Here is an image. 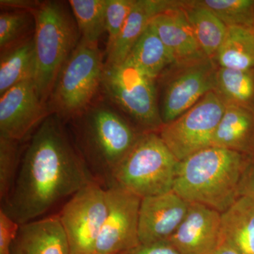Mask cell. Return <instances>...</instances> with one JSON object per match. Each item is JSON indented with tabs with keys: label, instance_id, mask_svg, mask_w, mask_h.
Returning <instances> with one entry per match:
<instances>
[{
	"label": "cell",
	"instance_id": "obj_10",
	"mask_svg": "<svg viewBox=\"0 0 254 254\" xmlns=\"http://www.w3.org/2000/svg\"><path fill=\"white\" fill-rule=\"evenodd\" d=\"M106 190L88 183L65 202L58 214L71 254H95L107 215Z\"/></svg>",
	"mask_w": 254,
	"mask_h": 254
},
{
	"label": "cell",
	"instance_id": "obj_9",
	"mask_svg": "<svg viewBox=\"0 0 254 254\" xmlns=\"http://www.w3.org/2000/svg\"><path fill=\"white\" fill-rule=\"evenodd\" d=\"M226 105L214 91L171 123L163 125L160 138L179 162L212 146Z\"/></svg>",
	"mask_w": 254,
	"mask_h": 254
},
{
	"label": "cell",
	"instance_id": "obj_30",
	"mask_svg": "<svg viewBox=\"0 0 254 254\" xmlns=\"http://www.w3.org/2000/svg\"><path fill=\"white\" fill-rule=\"evenodd\" d=\"M20 225L0 209V254H10Z\"/></svg>",
	"mask_w": 254,
	"mask_h": 254
},
{
	"label": "cell",
	"instance_id": "obj_13",
	"mask_svg": "<svg viewBox=\"0 0 254 254\" xmlns=\"http://www.w3.org/2000/svg\"><path fill=\"white\" fill-rule=\"evenodd\" d=\"M190 204L173 190L142 198L138 219L140 244L168 240L186 217Z\"/></svg>",
	"mask_w": 254,
	"mask_h": 254
},
{
	"label": "cell",
	"instance_id": "obj_15",
	"mask_svg": "<svg viewBox=\"0 0 254 254\" xmlns=\"http://www.w3.org/2000/svg\"><path fill=\"white\" fill-rule=\"evenodd\" d=\"M150 23L171 55L174 63L207 58L195 39L184 7L160 13Z\"/></svg>",
	"mask_w": 254,
	"mask_h": 254
},
{
	"label": "cell",
	"instance_id": "obj_2",
	"mask_svg": "<svg viewBox=\"0 0 254 254\" xmlns=\"http://www.w3.org/2000/svg\"><path fill=\"white\" fill-rule=\"evenodd\" d=\"M252 158L210 146L179 162L173 190L189 203L223 213L239 198L241 177Z\"/></svg>",
	"mask_w": 254,
	"mask_h": 254
},
{
	"label": "cell",
	"instance_id": "obj_7",
	"mask_svg": "<svg viewBox=\"0 0 254 254\" xmlns=\"http://www.w3.org/2000/svg\"><path fill=\"white\" fill-rule=\"evenodd\" d=\"M102 86L110 99L136 124L142 133H158L163 126L158 82L131 63L105 64Z\"/></svg>",
	"mask_w": 254,
	"mask_h": 254
},
{
	"label": "cell",
	"instance_id": "obj_23",
	"mask_svg": "<svg viewBox=\"0 0 254 254\" xmlns=\"http://www.w3.org/2000/svg\"><path fill=\"white\" fill-rule=\"evenodd\" d=\"M184 9L203 54L213 60L226 38L228 27L211 11L189 6L186 0Z\"/></svg>",
	"mask_w": 254,
	"mask_h": 254
},
{
	"label": "cell",
	"instance_id": "obj_8",
	"mask_svg": "<svg viewBox=\"0 0 254 254\" xmlns=\"http://www.w3.org/2000/svg\"><path fill=\"white\" fill-rule=\"evenodd\" d=\"M218 66L208 58L173 63L157 80L159 108L163 125L190 110L213 91Z\"/></svg>",
	"mask_w": 254,
	"mask_h": 254
},
{
	"label": "cell",
	"instance_id": "obj_19",
	"mask_svg": "<svg viewBox=\"0 0 254 254\" xmlns=\"http://www.w3.org/2000/svg\"><path fill=\"white\" fill-rule=\"evenodd\" d=\"M222 242L240 254H254V199L239 197L221 213Z\"/></svg>",
	"mask_w": 254,
	"mask_h": 254
},
{
	"label": "cell",
	"instance_id": "obj_35",
	"mask_svg": "<svg viewBox=\"0 0 254 254\" xmlns=\"http://www.w3.org/2000/svg\"></svg>",
	"mask_w": 254,
	"mask_h": 254
},
{
	"label": "cell",
	"instance_id": "obj_12",
	"mask_svg": "<svg viewBox=\"0 0 254 254\" xmlns=\"http://www.w3.org/2000/svg\"><path fill=\"white\" fill-rule=\"evenodd\" d=\"M0 96V136L21 143L51 115L33 80L21 82Z\"/></svg>",
	"mask_w": 254,
	"mask_h": 254
},
{
	"label": "cell",
	"instance_id": "obj_22",
	"mask_svg": "<svg viewBox=\"0 0 254 254\" xmlns=\"http://www.w3.org/2000/svg\"><path fill=\"white\" fill-rule=\"evenodd\" d=\"M213 61L218 68L254 69V31L252 28L229 27L226 38Z\"/></svg>",
	"mask_w": 254,
	"mask_h": 254
},
{
	"label": "cell",
	"instance_id": "obj_24",
	"mask_svg": "<svg viewBox=\"0 0 254 254\" xmlns=\"http://www.w3.org/2000/svg\"><path fill=\"white\" fill-rule=\"evenodd\" d=\"M214 92L226 106H238L254 112V69L218 68Z\"/></svg>",
	"mask_w": 254,
	"mask_h": 254
},
{
	"label": "cell",
	"instance_id": "obj_17",
	"mask_svg": "<svg viewBox=\"0 0 254 254\" xmlns=\"http://www.w3.org/2000/svg\"><path fill=\"white\" fill-rule=\"evenodd\" d=\"M183 6L184 1L178 0H135L120 36L107 48L105 64L123 63L152 18L160 13Z\"/></svg>",
	"mask_w": 254,
	"mask_h": 254
},
{
	"label": "cell",
	"instance_id": "obj_36",
	"mask_svg": "<svg viewBox=\"0 0 254 254\" xmlns=\"http://www.w3.org/2000/svg\"></svg>",
	"mask_w": 254,
	"mask_h": 254
},
{
	"label": "cell",
	"instance_id": "obj_26",
	"mask_svg": "<svg viewBox=\"0 0 254 254\" xmlns=\"http://www.w3.org/2000/svg\"><path fill=\"white\" fill-rule=\"evenodd\" d=\"M68 2L81 39L98 43L105 31L107 0H71Z\"/></svg>",
	"mask_w": 254,
	"mask_h": 254
},
{
	"label": "cell",
	"instance_id": "obj_25",
	"mask_svg": "<svg viewBox=\"0 0 254 254\" xmlns=\"http://www.w3.org/2000/svg\"><path fill=\"white\" fill-rule=\"evenodd\" d=\"M189 6L211 11L227 27H245L254 30V0H188Z\"/></svg>",
	"mask_w": 254,
	"mask_h": 254
},
{
	"label": "cell",
	"instance_id": "obj_21",
	"mask_svg": "<svg viewBox=\"0 0 254 254\" xmlns=\"http://www.w3.org/2000/svg\"><path fill=\"white\" fill-rule=\"evenodd\" d=\"M125 61L155 80L174 63L171 55L150 23L131 48Z\"/></svg>",
	"mask_w": 254,
	"mask_h": 254
},
{
	"label": "cell",
	"instance_id": "obj_28",
	"mask_svg": "<svg viewBox=\"0 0 254 254\" xmlns=\"http://www.w3.org/2000/svg\"><path fill=\"white\" fill-rule=\"evenodd\" d=\"M31 12L15 10L0 14V48L1 50L23 41V37L31 25Z\"/></svg>",
	"mask_w": 254,
	"mask_h": 254
},
{
	"label": "cell",
	"instance_id": "obj_14",
	"mask_svg": "<svg viewBox=\"0 0 254 254\" xmlns=\"http://www.w3.org/2000/svg\"><path fill=\"white\" fill-rule=\"evenodd\" d=\"M168 240L181 254H213L222 242L221 213L190 203L186 217Z\"/></svg>",
	"mask_w": 254,
	"mask_h": 254
},
{
	"label": "cell",
	"instance_id": "obj_4",
	"mask_svg": "<svg viewBox=\"0 0 254 254\" xmlns=\"http://www.w3.org/2000/svg\"><path fill=\"white\" fill-rule=\"evenodd\" d=\"M36 72L34 83L41 100L48 104L60 71L78 44L76 21L60 1H43L32 11Z\"/></svg>",
	"mask_w": 254,
	"mask_h": 254
},
{
	"label": "cell",
	"instance_id": "obj_34",
	"mask_svg": "<svg viewBox=\"0 0 254 254\" xmlns=\"http://www.w3.org/2000/svg\"><path fill=\"white\" fill-rule=\"evenodd\" d=\"M213 254H240L231 246L227 245L225 242H222L221 245L219 246Z\"/></svg>",
	"mask_w": 254,
	"mask_h": 254
},
{
	"label": "cell",
	"instance_id": "obj_5",
	"mask_svg": "<svg viewBox=\"0 0 254 254\" xmlns=\"http://www.w3.org/2000/svg\"><path fill=\"white\" fill-rule=\"evenodd\" d=\"M105 64L98 43L81 39L64 64L52 91L50 113L75 119L86 113L100 85Z\"/></svg>",
	"mask_w": 254,
	"mask_h": 254
},
{
	"label": "cell",
	"instance_id": "obj_20",
	"mask_svg": "<svg viewBox=\"0 0 254 254\" xmlns=\"http://www.w3.org/2000/svg\"><path fill=\"white\" fill-rule=\"evenodd\" d=\"M36 72V50L33 36L1 51L0 95L21 82L34 81Z\"/></svg>",
	"mask_w": 254,
	"mask_h": 254
},
{
	"label": "cell",
	"instance_id": "obj_16",
	"mask_svg": "<svg viewBox=\"0 0 254 254\" xmlns=\"http://www.w3.org/2000/svg\"><path fill=\"white\" fill-rule=\"evenodd\" d=\"M10 254H71L58 215L20 225Z\"/></svg>",
	"mask_w": 254,
	"mask_h": 254
},
{
	"label": "cell",
	"instance_id": "obj_31",
	"mask_svg": "<svg viewBox=\"0 0 254 254\" xmlns=\"http://www.w3.org/2000/svg\"><path fill=\"white\" fill-rule=\"evenodd\" d=\"M122 254H181L169 240L140 244Z\"/></svg>",
	"mask_w": 254,
	"mask_h": 254
},
{
	"label": "cell",
	"instance_id": "obj_32",
	"mask_svg": "<svg viewBox=\"0 0 254 254\" xmlns=\"http://www.w3.org/2000/svg\"><path fill=\"white\" fill-rule=\"evenodd\" d=\"M238 194L240 197H250L254 199V158L242 173L239 184Z\"/></svg>",
	"mask_w": 254,
	"mask_h": 254
},
{
	"label": "cell",
	"instance_id": "obj_33",
	"mask_svg": "<svg viewBox=\"0 0 254 254\" xmlns=\"http://www.w3.org/2000/svg\"><path fill=\"white\" fill-rule=\"evenodd\" d=\"M41 2L28 0H1L0 4L4 7L12 8L13 9L27 11L32 12L38 8Z\"/></svg>",
	"mask_w": 254,
	"mask_h": 254
},
{
	"label": "cell",
	"instance_id": "obj_1",
	"mask_svg": "<svg viewBox=\"0 0 254 254\" xmlns=\"http://www.w3.org/2000/svg\"><path fill=\"white\" fill-rule=\"evenodd\" d=\"M91 182L62 119L52 114L32 134L0 209L22 225L44 218Z\"/></svg>",
	"mask_w": 254,
	"mask_h": 254
},
{
	"label": "cell",
	"instance_id": "obj_6",
	"mask_svg": "<svg viewBox=\"0 0 254 254\" xmlns=\"http://www.w3.org/2000/svg\"><path fill=\"white\" fill-rule=\"evenodd\" d=\"M178 164L158 133H142L117 170L113 185L141 198L168 193L173 190Z\"/></svg>",
	"mask_w": 254,
	"mask_h": 254
},
{
	"label": "cell",
	"instance_id": "obj_18",
	"mask_svg": "<svg viewBox=\"0 0 254 254\" xmlns=\"http://www.w3.org/2000/svg\"><path fill=\"white\" fill-rule=\"evenodd\" d=\"M212 146L254 158V112L242 107L226 106Z\"/></svg>",
	"mask_w": 254,
	"mask_h": 254
},
{
	"label": "cell",
	"instance_id": "obj_27",
	"mask_svg": "<svg viewBox=\"0 0 254 254\" xmlns=\"http://www.w3.org/2000/svg\"><path fill=\"white\" fill-rule=\"evenodd\" d=\"M20 143L6 137L0 136V203L4 204L14 186L21 155Z\"/></svg>",
	"mask_w": 254,
	"mask_h": 254
},
{
	"label": "cell",
	"instance_id": "obj_29",
	"mask_svg": "<svg viewBox=\"0 0 254 254\" xmlns=\"http://www.w3.org/2000/svg\"><path fill=\"white\" fill-rule=\"evenodd\" d=\"M135 0H107L105 31L108 34V47L115 43L131 13Z\"/></svg>",
	"mask_w": 254,
	"mask_h": 254
},
{
	"label": "cell",
	"instance_id": "obj_3",
	"mask_svg": "<svg viewBox=\"0 0 254 254\" xmlns=\"http://www.w3.org/2000/svg\"><path fill=\"white\" fill-rule=\"evenodd\" d=\"M75 119L73 144L91 180L107 190L142 132L106 107L92 108Z\"/></svg>",
	"mask_w": 254,
	"mask_h": 254
},
{
	"label": "cell",
	"instance_id": "obj_11",
	"mask_svg": "<svg viewBox=\"0 0 254 254\" xmlns=\"http://www.w3.org/2000/svg\"><path fill=\"white\" fill-rule=\"evenodd\" d=\"M105 190L107 215L95 254H122L140 245L138 219L142 198L116 185Z\"/></svg>",
	"mask_w": 254,
	"mask_h": 254
}]
</instances>
